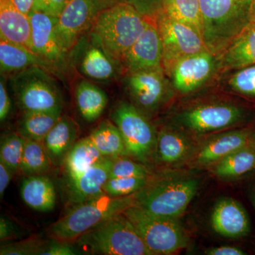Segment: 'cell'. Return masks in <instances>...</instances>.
Masks as SVG:
<instances>
[{
    "instance_id": "obj_22",
    "label": "cell",
    "mask_w": 255,
    "mask_h": 255,
    "mask_svg": "<svg viewBox=\"0 0 255 255\" xmlns=\"http://www.w3.org/2000/svg\"><path fill=\"white\" fill-rule=\"evenodd\" d=\"M32 66H39L54 74L49 65L26 47L0 39V72L9 76Z\"/></svg>"
},
{
    "instance_id": "obj_12",
    "label": "cell",
    "mask_w": 255,
    "mask_h": 255,
    "mask_svg": "<svg viewBox=\"0 0 255 255\" xmlns=\"http://www.w3.org/2000/svg\"><path fill=\"white\" fill-rule=\"evenodd\" d=\"M244 115L245 111L237 106L211 104L183 112L179 121L191 131L204 133L231 127L241 121Z\"/></svg>"
},
{
    "instance_id": "obj_11",
    "label": "cell",
    "mask_w": 255,
    "mask_h": 255,
    "mask_svg": "<svg viewBox=\"0 0 255 255\" xmlns=\"http://www.w3.org/2000/svg\"><path fill=\"white\" fill-rule=\"evenodd\" d=\"M31 23L32 51L49 65L54 73L65 70L68 53L56 33L58 17L33 10L28 15Z\"/></svg>"
},
{
    "instance_id": "obj_7",
    "label": "cell",
    "mask_w": 255,
    "mask_h": 255,
    "mask_svg": "<svg viewBox=\"0 0 255 255\" xmlns=\"http://www.w3.org/2000/svg\"><path fill=\"white\" fill-rule=\"evenodd\" d=\"M123 214L153 255L174 254L187 247V234L177 219L157 216L137 206L128 208Z\"/></svg>"
},
{
    "instance_id": "obj_21",
    "label": "cell",
    "mask_w": 255,
    "mask_h": 255,
    "mask_svg": "<svg viewBox=\"0 0 255 255\" xmlns=\"http://www.w3.org/2000/svg\"><path fill=\"white\" fill-rule=\"evenodd\" d=\"M91 42L84 48L79 68L82 75L91 80H105L116 75V61L110 56L92 33Z\"/></svg>"
},
{
    "instance_id": "obj_29",
    "label": "cell",
    "mask_w": 255,
    "mask_h": 255,
    "mask_svg": "<svg viewBox=\"0 0 255 255\" xmlns=\"http://www.w3.org/2000/svg\"><path fill=\"white\" fill-rule=\"evenodd\" d=\"M155 149L157 158L161 162L174 164L187 158L191 152V146L182 134L164 129L159 132Z\"/></svg>"
},
{
    "instance_id": "obj_18",
    "label": "cell",
    "mask_w": 255,
    "mask_h": 255,
    "mask_svg": "<svg viewBox=\"0 0 255 255\" xmlns=\"http://www.w3.org/2000/svg\"><path fill=\"white\" fill-rule=\"evenodd\" d=\"M250 133L246 130H233L215 135L201 146L196 152L194 164L206 167L217 163L234 151L250 145Z\"/></svg>"
},
{
    "instance_id": "obj_30",
    "label": "cell",
    "mask_w": 255,
    "mask_h": 255,
    "mask_svg": "<svg viewBox=\"0 0 255 255\" xmlns=\"http://www.w3.org/2000/svg\"><path fill=\"white\" fill-rule=\"evenodd\" d=\"M255 169V150L248 145L234 151L215 164L214 174L223 179H236Z\"/></svg>"
},
{
    "instance_id": "obj_15",
    "label": "cell",
    "mask_w": 255,
    "mask_h": 255,
    "mask_svg": "<svg viewBox=\"0 0 255 255\" xmlns=\"http://www.w3.org/2000/svg\"><path fill=\"white\" fill-rule=\"evenodd\" d=\"M163 69L129 73L126 85L137 105L154 110L162 102L165 91Z\"/></svg>"
},
{
    "instance_id": "obj_37",
    "label": "cell",
    "mask_w": 255,
    "mask_h": 255,
    "mask_svg": "<svg viewBox=\"0 0 255 255\" xmlns=\"http://www.w3.org/2000/svg\"><path fill=\"white\" fill-rule=\"evenodd\" d=\"M149 177L150 173L143 164L131 159L119 157L114 161L110 177Z\"/></svg>"
},
{
    "instance_id": "obj_24",
    "label": "cell",
    "mask_w": 255,
    "mask_h": 255,
    "mask_svg": "<svg viewBox=\"0 0 255 255\" xmlns=\"http://www.w3.org/2000/svg\"><path fill=\"white\" fill-rule=\"evenodd\" d=\"M223 65L239 69L255 64V24L250 23L223 53Z\"/></svg>"
},
{
    "instance_id": "obj_9",
    "label": "cell",
    "mask_w": 255,
    "mask_h": 255,
    "mask_svg": "<svg viewBox=\"0 0 255 255\" xmlns=\"http://www.w3.org/2000/svg\"><path fill=\"white\" fill-rule=\"evenodd\" d=\"M155 21L163 47L162 66L167 73L181 58L208 50L202 34L195 28L160 14Z\"/></svg>"
},
{
    "instance_id": "obj_46",
    "label": "cell",
    "mask_w": 255,
    "mask_h": 255,
    "mask_svg": "<svg viewBox=\"0 0 255 255\" xmlns=\"http://www.w3.org/2000/svg\"><path fill=\"white\" fill-rule=\"evenodd\" d=\"M251 23L255 24V0H253L251 9Z\"/></svg>"
},
{
    "instance_id": "obj_48",
    "label": "cell",
    "mask_w": 255,
    "mask_h": 255,
    "mask_svg": "<svg viewBox=\"0 0 255 255\" xmlns=\"http://www.w3.org/2000/svg\"><path fill=\"white\" fill-rule=\"evenodd\" d=\"M254 197H255V194H254Z\"/></svg>"
},
{
    "instance_id": "obj_35",
    "label": "cell",
    "mask_w": 255,
    "mask_h": 255,
    "mask_svg": "<svg viewBox=\"0 0 255 255\" xmlns=\"http://www.w3.org/2000/svg\"><path fill=\"white\" fill-rule=\"evenodd\" d=\"M229 85L238 93L255 97V64L239 69L230 79Z\"/></svg>"
},
{
    "instance_id": "obj_5",
    "label": "cell",
    "mask_w": 255,
    "mask_h": 255,
    "mask_svg": "<svg viewBox=\"0 0 255 255\" xmlns=\"http://www.w3.org/2000/svg\"><path fill=\"white\" fill-rule=\"evenodd\" d=\"M76 241L92 254L153 255L123 213L84 233Z\"/></svg>"
},
{
    "instance_id": "obj_3",
    "label": "cell",
    "mask_w": 255,
    "mask_h": 255,
    "mask_svg": "<svg viewBox=\"0 0 255 255\" xmlns=\"http://www.w3.org/2000/svg\"><path fill=\"white\" fill-rule=\"evenodd\" d=\"M135 205L134 194L112 197L103 194L73 206L65 216L50 226L48 233L55 241L71 243L84 233Z\"/></svg>"
},
{
    "instance_id": "obj_43",
    "label": "cell",
    "mask_w": 255,
    "mask_h": 255,
    "mask_svg": "<svg viewBox=\"0 0 255 255\" xmlns=\"http://www.w3.org/2000/svg\"><path fill=\"white\" fill-rule=\"evenodd\" d=\"M14 174V172L11 169L0 161V197L1 199H2L4 196L5 191L9 186Z\"/></svg>"
},
{
    "instance_id": "obj_31",
    "label": "cell",
    "mask_w": 255,
    "mask_h": 255,
    "mask_svg": "<svg viewBox=\"0 0 255 255\" xmlns=\"http://www.w3.org/2000/svg\"><path fill=\"white\" fill-rule=\"evenodd\" d=\"M158 14L195 28L203 36L202 14L199 0H164Z\"/></svg>"
},
{
    "instance_id": "obj_13",
    "label": "cell",
    "mask_w": 255,
    "mask_h": 255,
    "mask_svg": "<svg viewBox=\"0 0 255 255\" xmlns=\"http://www.w3.org/2000/svg\"><path fill=\"white\" fill-rule=\"evenodd\" d=\"M162 59L163 47L157 23L148 18L145 31L120 61L129 73L163 69Z\"/></svg>"
},
{
    "instance_id": "obj_27",
    "label": "cell",
    "mask_w": 255,
    "mask_h": 255,
    "mask_svg": "<svg viewBox=\"0 0 255 255\" xmlns=\"http://www.w3.org/2000/svg\"><path fill=\"white\" fill-rule=\"evenodd\" d=\"M89 137L105 157L117 159L128 155L122 132L110 121L101 122Z\"/></svg>"
},
{
    "instance_id": "obj_10",
    "label": "cell",
    "mask_w": 255,
    "mask_h": 255,
    "mask_svg": "<svg viewBox=\"0 0 255 255\" xmlns=\"http://www.w3.org/2000/svg\"><path fill=\"white\" fill-rule=\"evenodd\" d=\"M105 9L101 0H70L56 23V33L68 53L92 29L96 18Z\"/></svg>"
},
{
    "instance_id": "obj_28",
    "label": "cell",
    "mask_w": 255,
    "mask_h": 255,
    "mask_svg": "<svg viewBox=\"0 0 255 255\" xmlns=\"http://www.w3.org/2000/svg\"><path fill=\"white\" fill-rule=\"evenodd\" d=\"M61 114L62 110L25 112L18 122L17 132L26 140L43 142Z\"/></svg>"
},
{
    "instance_id": "obj_40",
    "label": "cell",
    "mask_w": 255,
    "mask_h": 255,
    "mask_svg": "<svg viewBox=\"0 0 255 255\" xmlns=\"http://www.w3.org/2000/svg\"><path fill=\"white\" fill-rule=\"evenodd\" d=\"M70 243L55 241L53 244H48L41 252V255H76Z\"/></svg>"
},
{
    "instance_id": "obj_20",
    "label": "cell",
    "mask_w": 255,
    "mask_h": 255,
    "mask_svg": "<svg viewBox=\"0 0 255 255\" xmlns=\"http://www.w3.org/2000/svg\"><path fill=\"white\" fill-rule=\"evenodd\" d=\"M78 135V127L75 121L68 116H61L43 141L53 165L63 164Z\"/></svg>"
},
{
    "instance_id": "obj_2",
    "label": "cell",
    "mask_w": 255,
    "mask_h": 255,
    "mask_svg": "<svg viewBox=\"0 0 255 255\" xmlns=\"http://www.w3.org/2000/svg\"><path fill=\"white\" fill-rule=\"evenodd\" d=\"M203 38L215 55L225 50L251 23L253 0H199Z\"/></svg>"
},
{
    "instance_id": "obj_42",
    "label": "cell",
    "mask_w": 255,
    "mask_h": 255,
    "mask_svg": "<svg viewBox=\"0 0 255 255\" xmlns=\"http://www.w3.org/2000/svg\"><path fill=\"white\" fill-rule=\"evenodd\" d=\"M16 237L14 226L9 220L1 216L0 219V241L5 242Z\"/></svg>"
},
{
    "instance_id": "obj_34",
    "label": "cell",
    "mask_w": 255,
    "mask_h": 255,
    "mask_svg": "<svg viewBox=\"0 0 255 255\" xmlns=\"http://www.w3.org/2000/svg\"><path fill=\"white\" fill-rule=\"evenodd\" d=\"M149 178L150 177L110 178L104 186V193L112 197L132 195L145 185Z\"/></svg>"
},
{
    "instance_id": "obj_47",
    "label": "cell",
    "mask_w": 255,
    "mask_h": 255,
    "mask_svg": "<svg viewBox=\"0 0 255 255\" xmlns=\"http://www.w3.org/2000/svg\"><path fill=\"white\" fill-rule=\"evenodd\" d=\"M101 1L103 3L105 8L108 7V6H112V5L117 3V0H101Z\"/></svg>"
},
{
    "instance_id": "obj_45",
    "label": "cell",
    "mask_w": 255,
    "mask_h": 255,
    "mask_svg": "<svg viewBox=\"0 0 255 255\" xmlns=\"http://www.w3.org/2000/svg\"><path fill=\"white\" fill-rule=\"evenodd\" d=\"M13 6L18 11L26 15L31 14L34 9L36 0H9Z\"/></svg>"
},
{
    "instance_id": "obj_8",
    "label": "cell",
    "mask_w": 255,
    "mask_h": 255,
    "mask_svg": "<svg viewBox=\"0 0 255 255\" xmlns=\"http://www.w3.org/2000/svg\"><path fill=\"white\" fill-rule=\"evenodd\" d=\"M114 124L122 132L128 155L142 163L147 162L156 146L153 128L137 108L121 102L112 114Z\"/></svg>"
},
{
    "instance_id": "obj_39",
    "label": "cell",
    "mask_w": 255,
    "mask_h": 255,
    "mask_svg": "<svg viewBox=\"0 0 255 255\" xmlns=\"http://www.w3.org/2000/svg\"><path fill=\"white\" fill-rule=\"evenodd\" d=\"M11 108V102L10 100L4 77H1L0 81V121L3 123L10 113Z\"/></svg>"
},
{
    "instance_id": "obj_19",
    "label": "cell",
    "mask_w": 255,
    "mask_h": 255,
    "mask_svg": "<svg viewBox=\"0 0 255 255\" xmlns=\"http://www.w3.org/2000/svg\"><path fill=\"white\" fill-rule=\"evenodd\" d=\"M31 33L29 16L16 9L9 0H0V38L32 51Z\"/></svg>"
},
{
    "instance_id": "obj_41",
    "label": "cell",
    "mask_w": 255,
    "mask_h": 255,
    "mask_svg": "<svg viewBox=\"0 0 255 255\" xmlns=\"http://www.w3.org/2000/svg\"><path fill=\"white\" fill-rule=\"evenodd\" d=\"M128 3L131 4L141 14H150L151 12L157 11L160 8L164 0H128Z\"/></svg>"
},
{
    "instance_id": "obj_16",
    "label": "cell",
    "mask_w": 255,
    "mask_h": 255,
    "mask_svg": "<svg viewBox=\"0 0 255 255\" xmlns=\"http://www.w3.org/2000/svg\"><path fill=\"white\" fill-rule=\"evenodd\" d=\"M213 229L223 237H244L251 230L249 217L238 201L224 198L218 201L211 216Z\"/></svg>"
},
{
    "instance_id": "obj_6",
    "label": "cell",
    "mask_w": 255,
    "mask_h": 255,
    "mask_svg": "<svg viewBox=\"0 0 255 255\" xmlns=\"http://www.w3.org/2000/svg\"><path fill=\"white\" fill-rule=\"evenodd\" d=\"M48 72L32 66L10 77L15 100L23 113L62 110L61 93Z\"/></svg>"
},
{
    "instance_id": "obj_25",
    "label": "cell",
    "mask_w": 255,
    "mask_h": 255,
    "mask_svg": "<svg viewBox=\"0 0 255 255\" xmlns=\"http://www.w3.org/2000/svg\"><path fill=\"white\" fill-rule=\"evenodd\" d=\"M75 98L82 118L90 123L100 118L108 103L105 92L86 80H80L75 87Z\"/></svg>"
},
{
    "instance_id": "obj_23",
    "label": "cell",
    "mask_w": 255,
    "mask_h": 255,
    "mask_svg": "<svg viewBox=\"0 0 255 255\" xmlns=\"http://www.w3.org/2000/svg\"><path fill=\"white\" fill-rule=\"evenodd\" d=\"M21 196L28 207L41 212L52 211L56 202L54 184L43 174L28 176L21 184Z\"/></svg>"
},
{
    "instance_id": "obj_44",
    "label": "cell",
    "mask_w": 255,
    "mask_h": 255,
    "mask_svg": "<svg viewBox=\"0 0 255 255\" xmlns=\"http://www.w3.org/2000/svg\"><path fill=\"white\" fill-rule=\"evenodd\" d=\"M209 255H244L246 253L240 248L233 246H221L206 251Z\"/></svg>"
},
{
    "instance_id": "obj_4",
    "label": "cell",
    "mask_w": 255,
    "mask_h": 255,
    "mask_svg": "<svg viewBox=\"0 0 255 255\" xmlns=\"http://www.w3.org/2000/svg\"><path fill=\"white\" fill-rule=\"evenodd\" d=\"M199 186V181L189 176L150 177L134 194V206L157 216L177 219L187 210Z\"/></svg>"
},
{
    "instance_id": "obj_17",
    "label": "cell",
    "mask_w": 255,
    "mask_h": 255,
    "mask_svg": "<svg viewBox=\"0 0 255 255\" xmlns=\"http://www.w3.org/2000/svg\"><path fill=\"white\" fill-rule=\"evenodd\" d=\"M114 159L105 157L87 169L73 182L69 183V202L72 206L105 194L104 186L110 179Z\"/></svg>"
},
{
    "instance_id": "obj_32",
    "label": "cell",
    "mask_w": 255,
    "mask_h": 255,
    "mask_svg": "<svg viewBox=\"0 0 255 255\" xmlns=\"http://www.w3.org/2000/svg\"><path fill=\"white\" fill-rule=\"evenodd\" d=\"M53 165L43 142L26 140L20 172L27 176L41 175Z\"/></svg>"
},
{
    "instance_id": "obj_38",
    "label": "cell",
    "mask_w": 255,
    "mask_h": 255,
    "mask_svg": "<svg viewBox=\"0 0 255 255\" xmlns=\"http://www.w3.org/2000/svg\"><path fill=\"white\" fill-rule=\"evenodd\" d=\"M70 1V0H36L33 10L43 11L58 18Z\"/></svg>"
},
{
    "instance_id": "obj_33",
    "label": "cell",
    "mask_w": 255,
    "mask_h": 255,
    "mask_svg": "<svg viewBox=\"0 0 255 255\" xmlns=\"http://www.w3.org/2000/svg\"><path fill=\"white\" fill-rule=\"evenodd\" d=\"M26 139L18 132H10L1 136L0 143V161L10 169L20 172L21 159Z\"/></svg>"
},
{
    "instance_id": "obj_26",
    "label": "cell",
    "mask_w": 255,
    "mask_h": 255,
    "mask_svg": "<svg viewBox=\"0 0 255 255\" xmlns=\"http://www.w3.org/2000/svg\"><path fill=\"white\" fill-rule=\"evenodd\" d=\"M105 158L89 136L75 142L64 160L69 183L73 182L92 165Z\"/></svg>"
},
{
    "instance_id": "obj_36",
    "label": "cell",
    "mask_w": 255,
    "mask_h": 255,
    "mask_svg": "<svg viewBox=\"0 0 255 255\" xmlns=\"http://www.w3.org/2000/svg\"><path fill=\"white\" fill-rule=\"evenodd\" d=\"M47 243L37 237H33L25 241L9 243L1 246V255H40L46 248Z\"/></svg>"
},
{
    "instance_id": "obj_1",
    "label": "cell",
    "mask_w": 255,
    "mask_h": 255,
    "mask_svg": "<svg viewBox=\"0 0 255 255\" xmlns=\"http://www.w3.org/2000/svg\"><path fill=\"white\" fill-rule=\"evenodd\" d=\"M148 17L128 2H117L102 9L91 33L116 61L131 48L145 31Z\"/></svg>"
},
{
    "instance_id": "obj_14",
    "label": "cell",
    "mask_w": 255,
    "mask_h": 255,
    "mask_svg": "<svg viewBox=\"0 0 255 255\" xmlns=\"http://www.w3.org/2000/svg\"><path fill=\"white\" fill-rule=\"evenodd\" d=\"M215 56L206 50L178 60L169 73L178 91L189 93L201 86L214 71Z\"/></svg>"
}]
</instances>
